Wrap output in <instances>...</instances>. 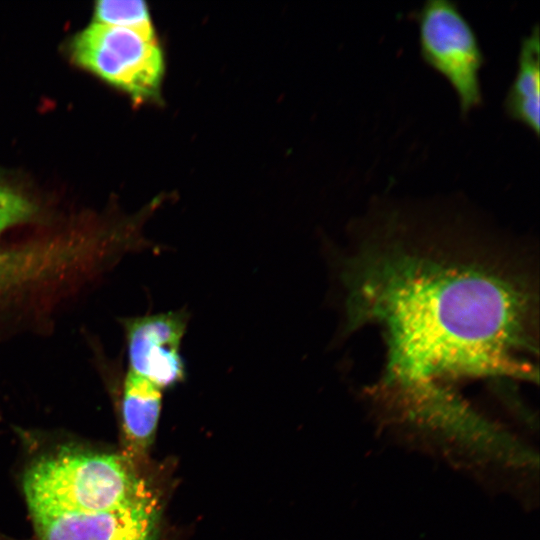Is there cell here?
<instances>
[{
  "mask_svg": "<svg viewBox=\"0 0 540 540\" xmlns=\"http://www.w3.org/2000/svg\"><path fill=\"white\" fill-rule=\"evenodd\" d=\"M340 267L348 329L373 325L386 346L379 403L437 443L475 411L453 388L470 379L536 377L531 273L490 240L386 214Z\"/></svg>",
  "mask_w": 540,
  "mask_h": 540,
  "instance_id": "cell-1",
  "label": "cell"
},
{
  "mask_svg": "<svg viewBox=\"0 0 540 540\" xmlns=\"http://www.w3.org/2000/svg\"><path fill=\"white\" fill-rule=\"evenodd\" d=\"M22 488L36 540H158L159 504L125 455L58 449Z\"/></svg>",
  "mask_w": 540,
  "mask_h": 540,
  "instance_id": "cell-2",
  "label": "cell"
},
{
  "mask_svg": "<svg viewBox=\"0 0 540 540\" xmlns=\"http://www.w3.org/2000/svg\"><path fill=\"white\" fill-rule=\"evenodd\" d=\"M76 62L135 99L157 98L164 58L155 32L93 22L72 43Z\"/></svg>",
  "mask_w": 540,
  "mask_h": 540,
  "instance_id": "cell-3",
  "label": "cell"
},
{
  "mask_svg": "<svg viewBox=\"0 0 540 540\" xmlns=\"http://www.w3.org/2000/svg\"><path fill=\"white\" fill-rule=\"evenodd\" d=\"M414 17L422 58L447 78L467 114L483 101L479 71L485 56L474 28L452 0H426Z\"/></svg>",
  "mask_w": 540,
  "mask_h": 540,
  "instance_id": "cell-4",
  "label": "cell"
},
{
  "mask_svg": "<svg viewBox=\"0 0 540 540\" xmlns=\"http://www.w3.org/2000/svg\"><path fill=\"white\" fill-rule=\"evenodd\" d=\"M190 314L186 309L124 319L129 371L160 390L187 378L181 344Z\"/></svg>",
  "mask_w": 540,
  "mask_h": 540,
  "instance_id": "cell-5",
  "label": "cell"
},
{
  "mask_svg": "<svg viewBox=\"0 0 540 540\" xmlns=\"http://www.w3.org/2000/svg\"><path fill=\"white\" fill-rule=\"evenodd\" d=\"M85 256L78 240H52L0 250V296L53 277Z\"/></svg>",
  "mask_w": 540,
  "mask_h": 540,
  "instance_id": "cell-6",
  "label": "cell"
},
{
  "mask_svg": "<svg viewBox=\"0 0 540 540\" xmlns=\"http://www.w3.org/2000/svg\"><path fill=\"white\" fill-rule=\"evenodd\" d=\"M539 49V26L535 24L530 32L521 38L516 72L503 100L505 112L525 124L537 136L540 130Z\"/></svg>",
  "mask_w": 540,
  "mask_h": 540,
  "instance_id": "cell-7",
  "label": "cell"
},
{
  "mask_svg": "<svg viewBox=\"0 0 540 540\" xmlns=\"http://www.w3.org/2000/svg\"><path fill=\"white\" fill-rule=\"evenodd\" d=\"M162 408V390L129 371L123 382L121 418L125 440L135 453L152 442Z\"/></svg>",
  "mask_w": 540,
  "mask_h": 540,
  "instance_id": "cell-8",
  "label": "cell"
},
{
  "mask_svg": "<svg viewBox=\"0 0 540 540\" xmlns=\"http://www.w3.org/2000/svg\"><path fill=\"white\" fill-rule=\"evenodd\" d=\"M95 22L148 33L155 32L147 4L141 0L99 1L95 7Z\"/></svg>",
  "mask_w": 540,
  "mask_h": 540,
  "instance_id": "cell-9",
  "label": "cell"
},
{
  "mask_svg": "<svg viewBox=\"0 0 540 540\" xmlns=\"http://www.w3.org/2000/svg\"><path fill=\"white\" fill-rule=\"evenodd\" d=\"M33 211L34 207L26 198L0 186V233L27 220Z\"/></svg>",
  "mask_w": 540,
  "mask_h": 540,
  "instance_id": "cell-10",
  "label": "cell"
}]
</instances>
